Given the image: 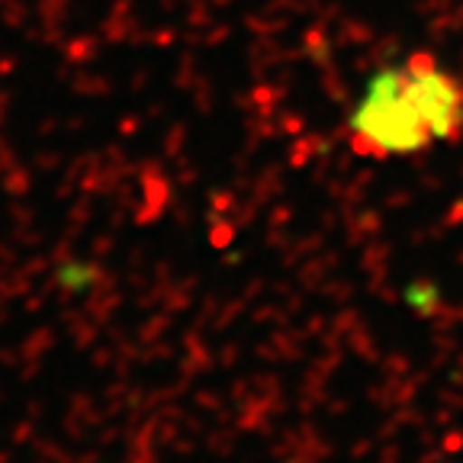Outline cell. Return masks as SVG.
I'll return each mask as SVG.
<instances>
[{"label": "cell", "instance_id": "cell-1", "mask_svg": "<svg viewBox=\"0 0 463 463\" xmlns=\"http://www.w3.org/2000/svg\"><path fill=\"white\" fill-rule=\"evenodd\" d=\"M463 123V87L434 58L412 55L383 68L347 119L351 148L367 158L412 155Z\"/></svg>", "mask_w": 463, "mask_h": 463}]
</instances>
